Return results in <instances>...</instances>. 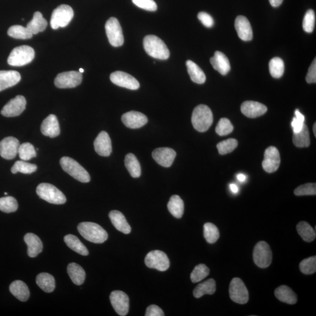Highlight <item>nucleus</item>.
<instances>
[{
	"label": "nucleus",
	"mask_w": 316,
	"mask_h": 316,
	"mask_svg": "<svg viewBox=\"0 0 316 316\" xmlns=\"http://www.w3.org/2000/svg\"><path fill=\"white\" fill-rule=\"evenodd\" d=\"M77 230L84 239L93 243H102L108 239L106 231L95 222H81L78 225Z\"/></svg>",
	"instance_id": "nucleus-1"
},
{
	"label": "nucleus",
	"mask_w": 316,
	"mask_h": 316,
	"mask_svg": "<svg viewBox=\"0 0 316 316\" xmlns=\"http://www.w3.org/2000/svg\"><path fill=\"white\" fill-rule=\"evenodd\" d=\"M144 48L147 55L153 58L167 60L170 58V52L166 44L155 35H147L144 38Z\"/></svg>",
	"instance_id": "nucleus-2"
},
{
	"label": "nucleus",
	"mask_w": 316,
	"mask_h": 316,
	"mask_svg": "<svg viewBox=\"0 0 316 316\" xmlns=\"http://www.w3.org/2000/svg\"><path fill=\"white\" fill-rule=\"evenodd\" d=\"M213 122L212 110L206 105H198L193 111L192 123L198 132H206L210 128Z\"/></svg>",
	"instance_id": "nucleus-3"
},
{
	"label": "nucleus",
	"mask_w": 316,
	"mask_h": 316,
	"mask_svg": "<svg viewBox=\"0 0 316 316\" xmlns=\"http://www.w3.org/2000/svg\"><path fill=\"white\" fill-rule=\"evenodd\" d=\"M60 164L63 170L78 181L82 183H88L90 181L88 171L73 159L65 156L60 160Z\"/></svg>",
	"instance_id": "nucleus-4"
},
{
	"label": "nucleus",
	"mask_w": 316,
	"mask_h": 316,
	"mask_svg": "<svg viewBox=\"0 0 316 316\" xmlns=\"http://www.w3.org/2000/svg\"><path fill=\"white\" fill-rule=\"evenodd\" d=\"M38 196L47 202L54 204H63L66 201L64 194L55 186L49 183H41L37 188Z\"/></svg>",
	"instance_id": "nucleus-5"
},
{
	"label": "nucleus",
	"mask_w": 316,
	"mask_h": 316,
	"mask_svg": "<svg viewBox=\"0 0 316 316\" xmlns=\"http://www.w3.org/2000/svg\"><path fill=\"white\" fill-rule=\"evenodd\" d=\"M35 57V51L27 45L15 48L8 58V63L13 66H23L31 63Z\"/></svg>",
	"instance_id": "nucleus-6"
},
{
	"label": "nucleus",
	"mask_w": 316,
	"mask_h": 316,
	"mask_svg": "<svg viewBox=\"0 0 316 316\" xmlns=\"http://www.w3.org/2000/svg\"><path fill=\"white\" fill-rule=\"evenodd\" d=\"M73 16L74 12L71 6L65 4L59 5L53 11L50 26L53 29H58L60 27L64 28L71 23Z\"/></svg>",
	"instance_id": "nucleus-7"
},
{
	"label": "nucleus",
	"mask_w": 316,
	"mask_h": 316,
	"mask_svg": "<svg viewBox=\"0 0 316 316\" xmlns=\"http://www.w3.org/2000/svg\"><path fill=\"white\" fill-rule=\"evenodd\" d=\"M253 259L261 268L268 267L272 261V253L268 243L265 242L258 243L253 252Z\"/></svg>",
	"instance_id": "nucleus-8"
},
{
	"label": "nucleus",
	"mask_w": 316,
	"mask_h": 316,
	"mask_svg": "<svg viewBox=\"0 0 316 316\" xmlns=\"http://www.w3.org/2000/svg\"><path fill=\"white\" fill-rule=\"evenodd\" d=\"M105 28L110 44L114 47L122 46L124 38L119 20L116 18H110L105 24Z\"/></svg>",
	"instance_id": "nucleus-9"
},
{
	"label": "nucleus",
	"mask_w": 316,
	"mask_h": 316,
	"mask_svg": "<svg viewBox=\"0 0 316 316\" xmlns=\"http://www.w3.org/2000/svg\"><path fill=\"white\" fill-rule=\"evenodd\" d=\"M146 266L149 268L156 269L159 271H166L170 267V261L168 256L163 251H150L145 259Z\"/></svg>",
	"instance_id": "nucleus-10"
},
{
	"label": "nucleus",
	"mask_w": 316,
	"mask_h": 316,
	"mask_svg": "<svg viewBox=\"0 0 316 316\" xmlns=\"http://www.w3.org/2000/svg\"><path fill=\"white\" fill-rule=\"evenodd\" d=\"M82 80L83 76L80 72H66L57 75L55 79V84L59 89L74 88L80 85Z\"/></svg>",
	"instance_id": "nucleus-11"
},
{
	"label": "nucleus",
	"mask_w": 316,
	"mask_h": 316,
	"mask_svg": "<svg viewBox=\"0 0 316 316\" xmlns=\"http://www.w3.org/2000/svg\"><path fill=\"white\" fill-rule=\"evenodd\" d=\"M229 294L231 299L240 305H244L248 302V291L240 278H234L232 279L229 287Z\"/></svg>",
	"instance_id": "nucleus-12"
},
{
	"label": "nucleus",
	"mask_w": 316,
	"mask_h": 316,
	"mask_svg": "<svg viewBox=\"0 0 316 316\" xmlns=\"http://www.w3.org/2000/svg\"><path fill=\"white\" fill-rule=\"evenodd\" d=\"M111 305L117 314L125 316L128 314L129 309V300L128 295L121 291H114L110 296Z\"/></svg>",
	"instance_id": "nucleus-13"
},
{
	"label": "nucleus",
	"mask_w": 316,
	"mask_h": 316,
	"mask_svg": "<svg viewBox=\"0 0 316 316\" xmlns=\"http://www.w3.org/2000/svg\"><path fill=\"white\" fill-rule=\"evenodd\" d=\"M281 164V156L278 149L275 146H269L264 153V159L262 163L265 171L267 173L275 172Z\"/></svg>",
	"instance_id": "nucleus-14"
},
{
	"label": "nucleus",
	"mask_w": 316,
	"mask_h": 316,
	"mask_svg": "<svg viewBox=\"0 0 316 316\" xmlns=\"http://www.w3.org/2000/svg\"><path fill=\"white\" fill-rule=\"evenodd\" d=\"M110 80L111 82L116 85L129 90H137L140 86V83L135 77L121 71H117L111 73Z\"/></svg>",
	"instance_id": "nucleus-15"
},
{
	"label": "nucleus",
	"mask_w": 316,
	"mask_h": 316,
	"mask_svg": "<svg viewBox=\"0 0 316 316\" xmlns=\"http://www.w3.org/2000/svg\"><path fill=\"white\" fill-rule=\"evenodd\" d=\"M26 105V101L25 97L23 96H17L4 105L1 113L5 117L19 116L25 110Z\"/></svg>",
	"instance_id": "nucleus-16"
},
{
	"label": "nucleus",
	"mask_w": 316,
	"mask_h": 316,
	"mask_svg": "<svg viewBox=\"0 0 316 316\" xmlns=\"http://www.w3.org/2000/svg\"><path fill=\"white\" fill-rule=\"evenodd\" d=\"M20 146L19 141L13 137H6L0 142V155L11 160L16 157Z\"/></svg>",
	"instance_id": "nucleus-17"
},
{
	"label": "nucleus",
	"mask_w": 316,
	"mask_h": 316,
	"mask_svg": "<svg viewBox=\"0 0 316 316\" xmlns=\"http://www.w3.org/2000/svg\"><path fill=\"white\" fill-rule=\"evenodd\" d=\"M176 156V152L170 147H159L152 152L153 159L161 166L165 168L171 167Z\"/></svg>",
	"instance_id": "nucleus-18"
},
{
	"label": "nucleus",
	"mask_w": 316,
	"mask_h": 316,
	"mask_svg": "<svg viewBox=\"0 0 316 316\" xmlns=\"http://www.w3.org/2000/svg\"><path fill=\"white\" fill-rule=\"evenodd\" d=\"M122 120L126 127L131 129L140 128L147 122V118L146 115L135 111H129L123 114Z\"/></svg>",
	"instance_id": "nucleus-19"
},
{
	"label": "nucleus",
	"mask_w": 316,
	"mask_h": 316,
	"mask_svg": "<svg viewBox=\"0 0 316 316\" xmlns=\"http://www.w3.org/2000/svg\"><path fill=\"white\" fill-rule=\"evenodd\" d=\"M241 110L243 115L248 118L254 119L266 114L267 108L266 105L259 102L246 101L241 106Z\"/></svg>",
	"instance_id": "nucleus-20"
},
{
	"label": "nucleus",
	"mask_w": 316,
	"mask_h": 316,
	"mask_svg": "<svg viewBox=\"0 0 316 316\" xmlns=\"http://www.w3.org/2000/svg\"><path fill=\"white\" fill-rule=\"evenodd\" d=\"M96 152L101 156H109L112 152L111 141L107 132L101 131L94 142Z\"/></svg>",
	"instance_id": "nucleus-21"
},
{
	"label": "nucleus",
	"mask_w": 316,
	"mask_h": 316,
	"mask_svg": "<svg viewBox=\"0 0 316 316\" xmlns=\"http://www.w3.org/2000/svg\"><path fill=\"white\" fill-rule=\"evenodd\" d=\"M238 36L243 41H249L252 40L253 32L250 23L244 16H240L236 18L235 21Z\"/></svg>",
	"instance_id": "nucleus-22"
},
{
	"label": "nucleus",
	"mask_w": 316,
	"mask_h": 316,
	"mask_svg": "<svg viewBox=\"0 0 316 316\" xmlns=\"http://www.w3.org/2000/svg\"><path fill=\"white\" fill-rule=\"evenodd\" d=\"M41 130L45 136L55 138L59 136L61 130L58 119L53 114H50L42 122Z\"/></svg>",
	"instance_id": "nucleus-23"
},
{
	"label": "nucleus",
	"mask_w": 316,
	"mask_h": 316,
	"mask_svg": "<svg viewBox=\"0 0 316 316\" xmlns=\"http://www.w3.org/2000/svg\"><path fill=\"white\" fill-rule=\"evenodd\" d=\"M211 64L214 69L222 75H226L230 71L229 60L226 55L220 51H217L215 55L210 58Z\"/></svg>",
	"instance_id": "nucleus-24"
},
{
	"label": "nucleus",
	"mask_w": 316,
	"mask_h": 316,
	"mask_svg": "<svg viewBox=\"0 0 316 316\" xmlns=\"http://www.w3.org/2000/svg\"><path fill=\"white\" fill-rule=\"evenodd\" d=\"M27 246H28V255L29 257L35 258L43 250V243L37 235L33 233H27L24 236Z\"/></svg>",
	"instance_id": "nucleus-25"
},
{
	"label": "nucleus",
	"mask_w": 316,
	"mask_h": 316,
	"mask_svg": "<svg viewBox=\"0 0 316 316\" xmlns=\"http://www.w3.org/2000/svg\"><path fill=\"white\" fill-rule=\"evenodd\" d=\"M21 79V75L17 71H0V92L16 85Z\"/></svg>",
	"instance_id": "nucleus-26"
},
{
	"label": "nucleus",
	"mask_w": 316,
	"mask_h": 316,
	"mask_svg": "<svg viewBox=\"0 0 316 316\" xmlns=\"http://www.w3.org/2000/svg\"><path fill=\"white\" fill-rule=\"evenodd\" d=\"M111 222L117 230L125 234L131 233V228L123 214L119 211L113 210L109 213Z\"/></svg>",
	"instance_id": "nucleus-27"
},
{
	"label": "nucleus",
	"mask_w": 316,
	"mask_h": 316,
	"mask_svg": "<svg viewBox=\"0 0 316 316\" xmlns=\"http://www.w3.org/2000/svg\"><path fill=\"white\" fill-rule=\"evenodd\" d=\"M10 292L21 302H26L30 296L28 286L23 281H14L10 286Z\"/></svg>",
	"instance_id": "nucleus-28"
},
{
	"label": "nucleus",
	"mask_w": 316,
	"mask_h": 316,
	"mask_svg": "<svg viewBox=\"0 0 316 316\" xmlns=\"http://www.w3.org/2000/svg\"><path fill=\"white\" fill-rule=\"evenodd\" d=\"M275 296L281 302L294 305L297 301V295L288 286L282 285L276 289Z\"/></svg>",
	"instance_id": "nucleus-29"
},
{
	"label": "nucleus",
	"mask_w": 316,
	"mask_h": 316,
	"mask_svg": "<svg viewBox=\"0 0 316 316\" xmlns=\"http://www.w3.org/2000/svg\"><path fill=\"white\" fill-rule=\"evenodd\" d=\"M47 21L44 19L40 12H35L32 20L27 24L26 28L32 35L43 32L47 28Z\"/></svg>",
	"instance_id": "nucleus-30"
},
{
	"label": "nucleus",
	"mask_w": 316,
	"mask_h": 316,
	"mask_svg": "<svg viewBox=\"0 0 316 316\" xmlns=\"http://www.w3.org/2000/svg\"><path fill=\"white\" fill-rule=\"evenodd\" d=\"M68 273L75 285H82L85 281L86 273L83 267L77 264L72 263L68 266Z\"/></svg>",
	"instance_id": "nucleus-31"
},
{
	"label": "nucleus",
	"mask_w": 316,
	"mask_h": 316,
	"mask_svg": "<svg viewBox=\"0 0 316 316\" xmlns=\"http://www.w3.org/2000/svg\"><path fill=\"white\" fill-rule=\"evenodd\" d=\"M36 282L45 292L51 293L55 290V281L54 277L48 273H41L37 276Z\"/></svg>",
	"instance_id": "nucleus-32"
},
{
	"label": "nucleus",
	"mask_w": 316,
	"mask_h": 316,
	"mask_svg": "<svg viewBox=\"0 0 316 316\" xmlns=\"http://www.w3.org/2000/svg\"><path fill=\"white\" fill-rule=\"evenodd\" d=\"M186 66H187L189 76L193 82L197 84H203L206 82V75L196 63L189 60L186 62Z\"/></svg>",
	"instance_id": "nucleus-33"
},
{
	"label": "nucleus",
	"mask_w": 316,
	"mask_h": 316,
	"mask_svg": "<svg viewBox=\"0 0 316 316\" xmlns=\"http://www.w3.org/2000/svg\"><path fill=\"white\" fill-rule=\"evenodd\" d=\"M125 166L130 175L138 178L141 174V168L139 161L133 153H129L125 156Z\"/></svg>",
	"instance_id": "nucleus-34"
},
{
	"label": "nucleus",
	"mask_w": 316,
	"mask_h": 316,
	"mask_svg": "<svg viewBox=\"0 0 316 316\" xmlns=\"http://www.w3.org/2000/svg\"><path fill=\"white\" fill-rule=\"evenodd\" d=\"M168 209L174 218H182L184 213V203L179 195H173L169 201Z\"/></svg>",
	"instance_id": "nucleus-35"
},
{
	"label": "nucleus",
	"mask_w": 316,
	"mask_h": 316,
	"mask_svg": "<svg viewBox=\"0 0 316 316\" xmlns=\"http://www.w3.org/2000/svg\"><path fill=\"white\" fill-rule=\"evenodd\" d=\"M64 242L72 250L83 256L89 255L88 249L86 246L80 242L78 238L73 235L68 234L64 237Z\"/></svg>",
	"instance_id": "nucleus-36"
},
{
	"label": "nucleus",
	"mask_w": 316,
	"mask_h": 316,
	"mask_svg": "<svg viewBox=\"0 0 316 316\" xmlns=\"http://www.w3.org/2000/svg\"><path fill=\"white\" fill-rule=\"evenodd\" d=\"M216 290V281L213 279H209L198 284L195 288L194 295L195 298H200L205 294H213Z\"/></svg>",
	"instance_id": "nucleus-37"
},
{
	"label": "nucleus",
	"mask_w": 316,
	"mask_h": 316,
	"mask_svg": "<svg viewBox=\"0 0 316 316\" xmlns=\"http://www.w3.org/2000/svg\"><path fill=\"white\" fill-rule=\"evenodd\" d=\"M293 143L294 145L299 147H307L310 146V134L308 126L304 124L302 130L297 133H293Z\"/></svg>",
	"instance_id": "nucleus-38"
},
{
	"label": "nucleus",
	"mask_w": 316,
	"mask_h": 316,
	"mask_svg": "<svg viewBox=\"0 0 316 316\" xmlns=\"http://www.w3.org/2000/svg\"><path fill=\"white\" fill-rule=\"evenodd\" d=\"M296 228L298 233L305 242L311 243L316 239V231L308 222H300Z\"/></svg>",
	"instance_id": "nucleus-39"
},
{
	"label": "nucleus",
	"mask_w": 316,
	"mask_h": 316,
	"mask_svg": "<svg viewBox=\"0 0 316 316\" xmlns=\"http://www.w3.org/2000/svg\"><path fill=\"white\" fill-rule=\"evenodd\" d=\"M8 35L10 37L18 40H28L31 38L33 35L26 27L21 25H13L8 30Z\"/></svg>",
	"instance_id": "nucleus-40"
},
{
	"label": "nucleus",
	"mask_w": 316,
	"mask_h": 316,
	"mask_svg": "<svg viewBox=\"0 0 316 316\" xmlns=\"http://www.w3.org/2000/svg\"><path fill=\"white\" fill-rule=\"evenodd\" d=\"M269 69L270 74L274 78L281 77L284 73L285 65L283 60L278 57L270 60L269 63Z\"/></svg>",
	"instance_id": "nucleus-41"
},
{
	"label": "nucleus",
	"mask_w": 316,
	"mask_h": 316,
	"mask_svg": "<svg viewBox=\"0 0 316 316\" xmlns=\"http://www.w3.org/2000/svg\"><path fill=\"white\" fill-rule=\"evenodd\" d=\"M37 170V166L35 164L28 163L25 161H18L11 168V172L16 174L18 172L24 174H31Z\"/></svg>",
	"instance_id": "nucleus-42"
},
{
	"label": "nucleus",
	"mask_w": 316,
	"mask_h": 316,
	"mask_svg": "<svg viewBox=\"0 0 316 316\" xmlns=\"http://www.w3.org/2000/svg\"><path fill=\"white\" fill-rule=\"evenodd\" d=\"M204 237L207 243H215L219 237L218 228L211 222H207L204 225Z\"/></svg>",
	"instance_id": "nucleus-43"
},
{
	"label": "nucleus",
	"mask_w": 316,
	"mask_h": 316,
	"mask_svg": "<svg viewBox=\"0 0 316 316\" xmlns=\"http://www.w3.org/2000/svg\"><path fill=\"white\" fill-rule=\"evenodd\" d=\"M18 153L21 160L25 161L31 160L32 158L37 156V152L34 146L28 143L21 144L19 146Z\"/></svg>",
	"instance_id": "nucleus-44"
},
{
	"label": "nucleus",
	"mask_w": 316,
	"mask_h": 316,
	"mask_svg": "<svg viewBox=\"0 0 316 316\" xmlns=\"http://www.w3.org/2000/svg\"><path fill=\"white\" fill-rule=\"evenodd\" d=\"M19 207L17 201L13 197L7 196L0 198V210L6 213L16 212Z\"/></svg>",
	"instance_id": "nucleus-45"
},
{
	"label": "nucleus",
	"mask_w": 316,
	"mask_h": 316,
	"mask_svg": "<svg viewBox=\"0 0 316 316\" xmlns=\"http://www.w3.org/2000/svg\"><path fill=\"white\" fill-rule=\"evenodd\" d=\"M210 269L206 265L201 264L195 267L191 275L192 282L197 283L202 281L209 275Z\"/></svg>",
	"instance_id": "nucleus-46"
},
{
	"label": "nucleus",
	"mask_w": 316,
	"mask_h": 316,
	"mask_svg": "<svg viewBox=\"0 0 316 316\" xmlns=\"http://www.w3.org/2000/svg\"><path fill=\"white\" fill-rule=\"evenodd\" d=\"M238 146V141L233 138H230L219 143L217 146L220 155H226L231 153Z\"/></svg>",
	"instance_id": "nucleus-47"
},
{
	"label": "nucleus",
	"mask_w": 316,
	"mask_h": 316,
	"mask_svg": "<svg viewBox=\"0 0 316 316\" xmlns=\"http://www.w3.org/2000/svg\"><path fill=\"white\" fill-rule=\"evenodd\" d=\"M301 272L306 275H311L316 271V257H309L303 260L299 265Z\"/></svg>",
	"instance_id": "nucleus-48"
},
{
	"label": "nucleus",
	"mask_w": 316,
	"mask_h": 316,
	"mask_svg": "<svg viewBox=\"0 0 316 316\" xmlns=\"http://www.w3.org/2000/svg\"><path fill=\"white\" fill-rule=\"evenodd\" d=\"M233 129L234 126L230 120L226 118H222L219 120L217 125L216 132L219 136H225L231 134Z\"/></svg>",
	"instance_id": "nucleus-49"
},
{
	"label": "nucleus",
	"mask_w": 316,
	"mask_h": 316,
	"mask_svg": "<svg viewBox=\"0 0 316 316\" xmlns=\"http://www.w3.org/2000/svg\"><path fill=\"white\" fill-rule=\"evenodd\" d=\"M316 16L315 11L309 10L306 12L303 21V28L304 31L308 33L314 31L315 26Z\"/></svg>",
	"instance_id": "nucleus-50"
},
{
	"label": "nucleus",
	"mask_w": 316,
	"mask_h": 316,
	"mask_svg": "<svg viewBox=\"0 0 316 316\" xmlns=\"http://www.w3.org/2000/svg\"><path fill=\"white\" fill-rule=\"evenodd\" d=\"M294 194L300 196V195H309L316 194V183H306V184L299 186L294 190Z\"/></svg>",
	"instance_id": "nucleus-51"
},
{
	"label": "nucleus",
	"mask_w": 316,
	"mask_h": 316,
	"mask_svg": "<svg viewBox=\"0 0 316 316\" xmlns=\"http://www.w3.org/2000/svg\"><path fill=\"white\" fill-rule=\"evenodd\" d=\"M294 114L295 117L293 119L291 125L293 129V133H297L302 130L305 124V117L299 110L295 111Z\"/></svg>",
	"instance_id": "nucleus-52"
},
{
	"label": "nucleus",
	"mask_w": 316,
	"mask_h": 316,
	"mask_svg": "<svg viewBox=\"0 0 316 316\" xmlns=\"http://www.w3.org/2000/svg\"><path fill=\"white\" fill-rule=\"evenodd\" d=\"M132 2L137 7L149 11L157 10V5L153 0H132Z\"/></svg>",
	"instance_id": "nucleus-53"
},
{
	"label": "nucleus",
	"mask_w": 316,
	"mask_h": 316,
	"mask_svg": "<svg viewBox=\"0 0 316 316\" xmlns=\"http://www.w3.org/2000/svg\"><path fill=\"white\" fill-rule=\"evenodd\" d=\"M197 17L198 20L201 21V23L207 28H211L215 24L212 17L209 14L205 13V12H200L198 14Z\"/></svg>",
	"instance_id": "nucleus-54"
},
{
	"label": "nucleus",
	"mask_w": 316,
	"mask_h": 316,
	"mask_svg": "<svg viewBox=\"0 0 316 316\" xmlns=\"http://www.w3.org/2000/svg\"><path fill=\"white\" fill-rule=\"evenodd\" d=\"M316 59L310 66L308 74L306 77V82L308 83H316Z\"/></svg>",
	"instance_id": "nucleus-55"
},
{
	"label": "nucleus",
	"mask_w": 316,
	"mask_h": 316,
	"mask_svg": "<svg viewBox=\"0 0 316 316\" xmlns=\"http://www.w3.org/2000/svg\"><path fill=\"white\" fill-rule=\"evenodd\" d=\"M146 316H164L165 314L159 306L152 305L147 308Z\"/></svg>",
	"instance_id": "nucleus-56"
},
{
	"label": "nucleus",
	"mask_w": 316,
	"mask_h": 316,
	"mask_svg": "<svg viewBox=\"0 0 316 316\" xmlns=\"http://www.w3.org/2000/svg\"><path fill=\"white\" fill-rule=\"evenodd\" d=\"M270 5L273 7H278L282 4L284 0H269Z\"/></svg>",
	"instance_id": "nucleus-57"
},
{
	"label": "nucleus",
	"mask_w": 316,
	"mask_h": 316,
	"mask_svg": "<svg viewBox=\"0 0 316 316\" xmlns=\"http://www.w3.org/2000/svg\"><path fill=\"white\" fill-rule=\"evenodd\" d=\"M230 188L233 194H237V193L239 192V188L237 187V186L236 184H234V183H232V184L230 185Z\"/></svg>",
	"instance_id": "nucleus-58"
},
{
	"label": "nucleus",
	"mask_w": 316,
	"mask_h": 316,
	"mask_svg": "<svg viewBox=\"0 0 316 316\" xmlns=\"http://www.w3.org/2000/svg\"><path fill=\"white\" fill-rule=\"evenodd\" d=\"M237 179L241 182H243L245 181L246 179V176H245V174L240 173L237 175Z\"/></svg>",
	"instance_id": "nucleus-59"
},
{
	"label": "nucleus",
	"mask_w": 316,
	"mask_h": 316,
	"mask_svg": "<svg viewBox=\"0 0 316 316\" xmlns=\"http://www.w3.org/2000/svg\"><path fill=\"white\" fill-rule=\"evenodd\" d=\"M314 132L315 136L316 137V122L315 123V124L314 125Z\"/></svg>",
	"instance_id": "nucleus-60"
},
{
	"label": "nucleus",
	"mask_w": 316,
	"mask_h": 316,
	"mask_svg": "<svg viewBox=\"0 0 316 316\" xmlns=\"http://www.w3.org/2000/svg\"><path fill=\"white\" fill-rule=\"evenodd\" d=\"M79 72H80V73H83V72H84V69H82V68H80V69H79Z\"/></svg>",
	"instance_id": "nucleus-61"
},
{
	"label": "nucleus",
	"mask_w": 316,
	"mask_h": 316,
	"mask_svg": "<svg viewBox=\"0 0 316 316\" xmlns=\"http://www.w3.org/2000/svg\"><path fill=\"white\" fill-rule=\"evenodd\" d=\"M4 194H5V195H7V194H8V193H5Z\"/></svg>",
	"instance_id": "nucleus-62"
}]
</instances>
